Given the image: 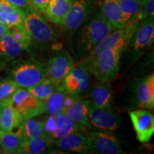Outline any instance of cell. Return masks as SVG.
<instances>
[{"mask_svg": "<svg viewBox=\"0 0 154 154\" xmlns=\"http://www.w3.org/2000/svg\"><path fill=\"white\" fill-rule=\"evenodd\" d=\"M18 133L22 136L23 139H29L43 136L44 121L34 118L27 119L22 121Z\"/></svg>", "mask_w": 154, "mask_h": 154, "instance_id": "cell-28", "label": "cell"}, {"mask_svg": "<svg viewBox=\"0 0 154 154\" xmlns=\"http://www.w3.org/2000/svg\"><path fill=\"white\" fill-rule=\"evenodd\" d=\"M154 17V0H144L143 7L138 17V21Z\"/></svg>", "mask_w": 154, "mask_h": 154, "instance_id": "cell-32", "label": "cell"}, {"mask_svg": "<svg viewBox=\"0 0 154 154\" xmlns=\"http://www.w3.org/2000/svg\"><path fill=\"white\" fill-rule=\"evenodd\" d=\"M54 153L51 142L44 136L23 140L19 153L43 154Z\"/></svg>", "mask_w": 154, "mask_h": 154, "instance_id": "cell-24", "label": "cell"}, {"mask_svg": "<svg viewBox=\"0 0 154 154\" xmlns=\"http://www.w3.org/2000/svg\"><path fill=\"white\" fill-rule=\"evenodd\" d=\"M23 140L19 133L0 131V146L6 153H19Z\"/></svg>", "mask_w": 154, "mask_h": 154, "instance_id": "cell-27", "label": "cell"}, {"mask_svg": "<svg viewBox=\"0 0 154 154\" xmlns=\"http://www.w3.org/2000/svg\"><path fill=\"white\" fill-rule=\"evenodd\" d=\"M90 107L91 103L89 100L79 97L75 100L71 106L66 108L63 112L70 117L75 123L87 128Z\"/></svg>", "mask_w": 154, "mask_h": 154, "instance_id": "cell-19", "label": "cell"}, {"mask_svg": "<svg viewBox=\"0 0 154 154\" xmlns=\"http://www.w3.org/2000/svg\"><path fill=\"white\" fill-rule=\"evenodd\" d=\"M121 51L106 49L101 51L86 66L99 82H110L114 79L120 69Z\"/></svg>", "mask_w": 154, "mask_h": 154, "instance_id": "cell-5", "label": "cell"}, {"mask_svg": "<svg viewBox=\"0 0 154 154\" xmlns=\"http://www.w3.org/2000/svg\"><path fill=\"white\" fill-rule=\"evenodd\" d=\"M120 118L113 108H100L91 104L88 117V128L112 132L120 125Z\"/></svg>", "mask_w": 154, "mask_h": 154, "instance_id": "cell-11", "label": "cell"}, {"mask_svg": "<svg viewBox=\"0 0 154 154\" xmlns=\"http://www.w3.org/2000/svg\"><path fill=\"white\" fill-rule=\"evenodd\" d=\"M9 32L22 46L23 49H28L29 48L32 44V40L25 29L24 24L11 26L9 29Z\"/></svg>", "mask_w": 154, "mask_h": 154, "instance_id": "cell-30", "label": "cell"}, {"mask_svg": "<svg viewBox=\"0 0 154 154\" xmlns=\"http://www.w3.org/2000/svg\"><path fill=\"white\" fill-rule=\"evenodd\" d=\"M10 75L19 87L29 88L47 78V65L34 59L17 61L11 67Z\"/></svg>", "mask_w": 154, "mask_h": 154, "instance_id": "cell-3", "label": "cell"}, {"mask_svg": "<svg viewBox=\"0 0 154 154\" xmlns=\"http://www.w3.org/2000/svg\"><path fill=\"white\" fill-rule=\"evenodd\" d=\"M0 121H1V101H0Z\"/></svg>", "mask_w": 154, "mask_h": 154, "instance_id": "cell-36", "label": "cell"}, {"mask_svg": "<svg viewBox=\"0 0 154 154\" xmlns=\"http://www.w3.org/2000/svg\"><path fill=\"white\" fill-rule=\"evenodd\" d=\"M57 86L49 78L47 77L37 84L26 89L36 99L45 101L54 91Z\"/></svg>", "mask_w": 154, "mask_h": 154, "instance_id": "cell-29", "label": "cell"}, {"mask_svg": "<svg viewBox=\"0 0 154 154\" xmlns=\"http://www.w3.org/2000/svg\"><path fill=\"white\" fill-rule=\"evenodd\" d=\"M92 106L100 108H113V91L110 82H99L91 86L88 91Z\"/></svg>", "mask_w": 154, "mask_h": 154, "instance_id": "cell-17", "label": "cell"}, {"mask_svg": "<svg viewBox=\"0 0 154 154\" xmlns=\"http://www.w3.org/2000/svg\"><path fill=\"white\" fill-rule=\"evenodd\" d=\"M0 17L2 24L11 27L23 24L25 12L7 0H0Z\"/></svg>", "mask_w": 154, "mask_h": 154, "instance_id": "cell-23", "label": "cell"}, {"mask_svg": "<svg viewBox=\"0 0 154 154\" xmlns=\"http://www.w3.org/2000/svg\"><path fill=\"white\" fill-rule=\"evenodd\" d=\"M91 153L98 154H122L120 142L111 132L106 131H88Z\"/></svg>", "mask_w": 154, "mask_h": 154, "instance_id": "cell-14", "label": "cell"}, {"mask_svg": "<svg viewBox=\"0 0 154 154\" xmlns=\"http://www.w3.org/2000/svg\"><path fill=\"white\" fill-rule=\"evenodd\" d=\"M144 0H119V5L122 13L125 25L138 22V17Z\"/></svg>", "mask_w": 154, "mask_h": 154, "instance_id": "cell-25", "label": "cell"}, {"mask_svg": "<svg viewBox=\"0 0 154 154\" xmlns=\"http://www.w3.org/2000/svg\"><path fill=\"white\" fill-rule=\"evenodd\" d=\"M74 66L75 62L72 55L67 51H61L48 61L47 77L57 86L60 85Z\"/></svg>", "mask_w": 154, "mask_h": 154, "instance_id": "cell-15", "label": "cell"}, {"mask_svg": "<svg viewBox=\"0 0 154 154\" xmlns=\"http://www.w3.org/2000/svg\"><path fill=\"white\" fill-rule=\"evenodd\" d=\"M22 117L11 104L10 98L1 101L0 131H11L22 124Z\"/></svg>", "mask_w": 154, "mask_h": 154, "instance_id": "cell-18", "label": "cell"}, {"mask_svg": "<svg viewBox=\"0 0 154 154\" xmlns=\"http://www.w3.org/2000/svg\"><path fill=\"white\" fill-rule=\"evenodd\" d=\"M10 99L13 107L21 115L23 121L45 113V101L36 99L26 88L19 87Z\"/></svg>", "mask_w": 154, "mask_h": 154, "instance_id": "cell-9", "label": "cell"}, {"mask_svg": "<svg viewBox=\"0 0 154 154\" xmlns=\"http://www.w3.org/2000/svg\"><path fill=\"white\" fill-rule=\"evenodd\" d=\"M54 151L64 153H91L88 131H79L51 142Z\"/></svg>", "mask_w": 154, "mask_h": 154, "instance_id": "cell-12", "label": "cell"}, {"mask_svg": "<svg viewBox=\"0 0 154 154\" xmlns=\"http://www.w3.org/2000/svg\"><path fill=\"white\" fill-rule=\"evenodd\" d=\"M131 109L153 110L154 108V74L136 78L128 82Z\"/></svg>", "mask_w": 154, "mask_h": 154, "instance_id": "cell-7", "label": "cell"}, {"mask_svg": "<svg viewBox=\"0 0 154 154\" xmlns=\"http://www.w3.org/2000/svg\"><path fill=\"white\" fill-rule=\"evenodd\" d=\"M7 1H9L13 5L22 9L24 11L32 7L29 0H7Z\"/></svg>", "mask_w": 154, "mask_h": 154, "instance_id": "cell-34", "label": "cell"}, {"mask_svg": "<svg viewBox=\"0 0 154 154\" xmlns=\"http://www.w3.org/2000/svg\"><path fill=\"white\" fill-rule=\"evenodd\" d=\"M113 30L101 11H92L71 36L69 45L74 62L77 60L79 62L86 57Z\"/></svg>", "mask_w": 154, "mask_h": 154, "instance_id": "cell-1", "label": "cell"}, {"mask_svg": "<svg viewBox=\"0 0 154 154\" xmlns=\"http://www.w3.org/2000/svg\"><path fill=\"white\" fill-rule=\"evenodd\" d=\"M138 22H139L131 23L124 27L113 30L86 57L77 63L86 67L101 51L106 49H118L123 52L129 43L133 34L137 28Z\"/></svg>", "mask_w": 154, "mask_h": 154, "instance_id": "cell-4", "label": "cell"}, {"mask_svg": "<svg viewBox=\"0 0 154 154\" xmlns=\"http://www.w3.org/2000/svg\"><path fill=\"white\" fill-rule=\"evenodd\" d=\"M19 88L14 81L11 79L0 80V101L10 98Z\"/></svg>", "mask_w": 154, "mask_h": 154, "instance_id": "cell-31", "label": "cell"}, {"mask_svg": "<svg viewBox=\"0 0 154 154\" xmlns=\"http://www.w3.org/2000/svg\"><path fill=\"white\" fill-rule=\"evenodd\" d=\"M91 73L83 65L75 63V66L63 81L62 85L67 94L83 97L91 87Z\"/></svg>", "mask_w": 154, "mask_h": 154, "instance_id": "cell-13", "label": "cell"}, {"mask_svg": "<svg viewBox=\"0 0 154 154\" xmlns=\"http://www.w3.org/2000/svg\"><path fill=\"white\" fill-rule=\"evenodd\" d=\"M154 41V17L139 21L127 47L121 56L120 67L128 68L139 60Z\"/></svg>", "mask_w": 154, "mask_h": 154, "instance_id": "cell-2", "label": "cell"}, {"mask_svg": "<svg viewBox=\"0 0 154 154\" xmlns=\"http://www.w3.org/2000/svg\"><path fill=\"white\" fill-rule=\"evenodd\" d=\"M93 11L92 0H75L61 23L62 29L67 36H72L75 31L86 21Z\"/></svg>", "mask_w": 154, "mask_h": 154, "instance_id": "cell-10", "label": "cell"}, {"mask_svg": "<svg viewBox=\"0 0 154 154\" xmlns=\"http://www.w3.org/2000/svg\"><path fill=\"white\" fill-rule=\"evenodd\" d=\"M100 11L113 29L126 26L119 7V0H103Z\"/></svg>", "mask_w": 154, "mask_h": 154, "instance_id": "cell-22", "label": "cell"}, {"mask_svg": "<svg viewBox=\"0 0 154 154\" xmlns=\"http://www.w3.org/2000/svg\"><path fill=\"white\" fill-rule=\"evenodd\" d=\"M29 1L34 9H36L40 14H44L49 0H29Z\"/></svg>", "mask_w": 154, "mask_h": 154, "instance_id": "cell-33", "label": "cell"}, {"mask_svg": "<svg viewBox=\"0 0 154 154\" xmlns=\"http://www.w3.org/2000/svg\"><path fill=\"white\" fill-rule=\"evenodd\" d=\"M129 116L138 141L140 143L149 142L154 134L153 113L146 109H139L131 111Z\"/></svg>", "mask_w": 154, "mask_h": 154, "instance_id": "cell-16", "label": "cell"}, {"mask_svg": "<svg viewBox=\"0 0 154 154\" xmlns=\"http://www.w3.org/2000/svg\"><path fill=\"white\" fill-rule=\"evenodd\" d=\"M66 94L67 92L62 84L58 86L54 91L45 101V113L48 115H57L62 113Z\"/></svg>", "mask_w": 154, "mask_h": 154, "instance_id": "cell-26", "label": "cell"}, {"mask_svg": "<svg viewBox=\"0 0 154 154\" xmlns=\"http://www.w3.org/2000/svg\"><path fill=\"white\" fill-rule=\"evenodd\" d=\"M43 121V136L51 142L86 128L75 123L64 112L57 115H49Z\"/></svg>", "mask_w": 154, "mask_h": 154, "instance_id": "cell-8", "label": "cell"}, {"mask_svg": "<svg viewBox=\"0 0 154 154\" xmlns=\"http://www.w3.org/2000/svg\"><path fill=\"white\" fill-rule=\"evenodd\" d=\"M25 12L24 26L32 40L42 46H49L57 39V35L45 19L33 7Z\"/></svg>", "mask_w": 154, "mask_h": 154, "instance_id": "cell-6", "label": "cell"}, {"mask_svg": "<svg viewBox=\"0 0 154 154\" xmlns=\"http://www.w3.org/2000/svg\"><path fill=\"white\" fill-rule=\"evenodd\" d=\"M2 153V150H1V148H0V153Z\"/></svg>", "mask_w": 154, "mask_h": 154, "instance_id": "cell-38", "label": "cell"}, {"mask_svg": "<svg viewBox=\"0 0 154 154\" xmlns=\"http://www.w3.org/2000/svg\"><path fill=\"white\" fill-rule=\"evenodd\" d=\"M73 0H49L44 11L46 18L61 25L73 4Z\"/></svg>", "mask_w": 154, "mask_h": 154, "instance_id": "cell-21", "label": "cell"}, {"mask_svg": "<svg viewBox=\"0 0 154 154\" xmlns=\"http://www.w3.org/2000/svg\"><path fill=\"white\" fill-rule=\"evenodd\" d=\"M23 48L10 32H7L0 38V63L5 65L18 57Z\"/></svg>", "mask_w": 154, "mask_h": 154, "instance_id": "cell-20", "label": "cell"}, {"mask_svg": "<svg viewBox=\"0 0 154 154\" xmlns=\"http://www.w3.org/2000/svg\"><path fill=\"white\" fill-rule=\"evenodd\" d=\"M2 66H5V65H3V64H2V63H0V67H1Z\"/></svg>", "mask_w": 154, "mask_h": 154, "instance_id": "cell-37", "label": "cell"}, {"mask_svg": "<svg viewBox=\"0 0 154 154\" xmlns=\"http://www.w3.org/2000/svg\"><path fill=\"white\" fill-rule=\"evenodd\" d=\"M9 29L10 27L9 26L2 24V23H0V38L2 37L5 34L9 32Z\"/></svg>", "mask_w": 154, "mask_h": 154, "instance_id": "cell-35", "label": "cell"}]
</instances>
